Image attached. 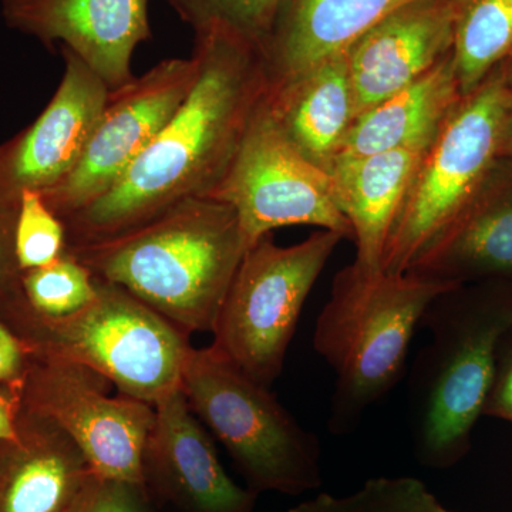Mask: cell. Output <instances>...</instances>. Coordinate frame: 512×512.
Here are the masks:
<instances>
[{"instance_id": "1", "label": "cell", "mask_w": 512, "mask_h": 512, "mask_svg": "<svg viewBox=\"0 0 512 512\" xmlns=\"http://www.w3.org/2000/svg\"><path fill=\"white\" fill-rule=\"evenodd\" d=\"M191 92L126 174L63 220L67 245L136 228L188 198H207L227 173L269 89L258 43L225 26L195 32Z\"/></svg>"}, {"instance_id": "2", "label": "cell", "mask_w": 512, "mask_h": 512, "mask_svg": "<svg viewBox=\"0 0 512 512\" xmlns=\"http://www.w3.org/2000/svg\"><path fill=\"white\" fill-rule=\"evenodd\" d=\"M66 251L191 335L214 330L247 245L234 208L188 198L136 228Z\"/></svg>"}, {"instance_id": "3", "label": "cell", "mask_w": 512, "mask_h": 512, "mask_svg": "<svg viewBox=\"0 0 512 512\" xmlns=\"http://www.w3.org/2000/svg\"><path fill=\"white\" fill-rule=\"evenodd\" d=\"M420 326L430 340L410 375V430L421 463L443 468L466 456L484 414L498 353L512 330V282L448 289Z\"/></svg>"}, {"instance_id": "4", "label": "cell", "mask_w": 512, "mask_h": 512, "mask_svg": "<svg viewBox=\"0 0 512 512\" xmlns=\"http://www.w3.org/2000/svg\"><path fill=\"white\" fill-rule=\"evenodd\" d=\"M458 285L406 272H338L316 319L313 348L335 373L328 427L352 433L404 375L410 345L431 302Z\"/></svg>"}, {"instance_id": "5", "label": "cell", "mask_w": 512, "mask_h": 512, "mask_svg": "<svg viewBox=\"0 0 512 512\" xmlns=\"http://www.w3.org/2000/svg\"><path fill=\"white\" fill-rule=\"evenodd\" d=\"M0 319L33 359L86 367L123 396L156 406L181 389L190 335L120 286L97 279L86 308L60 319L29 311L15 291L0 299Z\"/></svg>"}, {"instance_id": "6", "label": "cell", "mask_w": 512, "mask_h": 512, "mask_svg": "<svg viewBox=\"0 0 512 512\" xmlns=\"http://www.w3.org/2000/svg\"><path fill=\"white\" fill-rule=\"evenodd\" d=\"M181 392L220 441L254 493L299 495L322 485L320 443L268 386L245 375L214 346L192 348Z\"/></svg>"}, {"instance_id": "7", "label": "cell", "mask_w": 512, "mask_h": 512, "mask_svg": "<svg viewBox=\"0 0 512 512\" xmlns=\"http://www.w3.org/2000/svg\"><path fill=\"white\" fill-rule=\"evenodd\" d=\"M343 239L318 229L291 247L276 245L269 235L249 247L222 302L212 346L271 387L284 370L303 305Z\"/></svg>"}, {"instance_id": "8", "label": "cell", "mask_w": 512, "mask_h": 512, "mask_svg": "<svg viewBox=\"0 0 512 512\" xmlns=\"http://www.w3.org/2000/svg\"><path fill=\"white\" fill-rule=\"evenodd\" d=\"M511 96L500 69H495L448 116L424 151L397 212L384 247L383 272L406 274L427 245L466 208L498 157Z\"/></svg>"}, {"instance_id": "9", "label": "cell", "mask_w": 512, "mask_h": 512, "mask_svg": "<svg viewBox=\"0 0 512 512\" xmlns=\"http://www.w3.org/2000/svg\"><path fill=\"white\" fill-rule=\"evenodd\" d=\"M110 386L86 367L32 357L20 397L23 409L73 440L101 480L144 485L143 454L156 409L123 394L110 396Z\"/></svg>"}, {"instance_id": "10", "label": "cell", "mask_w": 512, "mask_h": 512, "mask_svg": "<svg viewBox=\"0 0 512 512\" xmlns=\"http://www.w3.org/2000/svg\"><path fill=\"white\" fill-rule=\"evenodd\" d=\"M207 198L234 208L247 249L275 229L296 225L353 239L352 227L336 204L330 174L293 150L262 106L227 173Z\"/></svg>"}, {"instance_id": "11", "label": "cell", "mask_w": 512, "mask_h": 512, "mask_svg": "<svg viewBox=\"0 0 512 512\" xmlns=\"http://www.w3.org/2000/svg\"><path fill=\"white\" fill-rule=\"evenodd\" d=\"M198 63L167 59L110 90L86 150L72 173L42 194L60 220L110 190L173 117L197 80Z\"/></svg>"}, {"instance_id": "12", "label": "cell", "mask_w": 512, "mask_h": 512, "mask_svg": "<svg viewBox=\"0 0 512 512\" xmlns=\"http://www.w3.org/2000/svg\"><path fill=\"white\" fill-rule=\"evenodd\" d=\"M64 72L45 110L0 144V207L18 208L25 192H45L79 164L110 89L73 52L60 47Z\"/></svg>"}, {"instance_id": "13", "label": "cell", "mask_w": 512, "mask_h": 512, "mask_svg": "<svg viewBox=\"0 0 512 512\" xmlns=\"http://www.w3.org/2000/svg\"><path fill=\"white\" fill-rule=\"evenodd\" d=\"M12 29L66 47L109 86L134 79L131 57L150 37L148 0H2Z\"/></svg>"}, {"instance_id": "14", "label": "cell", "mask_w": 512, "mask_h": 512, "mask_svg": "<svg viewBox=\"0 0 512 512\" xmlns=\"http://www.w3.org/2000/svg\"><path fill=\"white\" fill-rule=\"evenodd\" d=\"M143 454L144 485L183 512H252L256 493L222 467L210 431L175 390L156 406Z\"/></svg>"}, {"instance_id": "15", "label": "cell", "mask_w": 512, "mask_h": 512, "mask_svg": "<svg viewBox=\"0 0 512 512\" xmlns=\"http://www.w3.org/2000/svg\"><path fill=\"white\" fill-rule=\"evenodd\" d=\"M454 45V0H412L350 47L356 119L426 76Z\"/></svg>"}, {"instance_id": "16", "label": "cell", "mask_w": 512, "mask_h": 512, "mask_svg": "<svg viewBox=\"0 0 512 512\" xmlns=\"http://www.w3.org/2000/svg\"><path fill=\"white\" fill-rule=\"evenodd\" d=\"M407 272L450 282H512V157H497L473 198Z\"/></svg>"}, {"instance_id": "17", "label": "cell", "mask_w": 512, "mask_h": 512, "mask_svg": "<svg viewBox=\"0 0 512 512\" xmlns=\"http://www.w3.org/2000/svg\"><path fill=\"white\" fill-rule=\"evenodd\" d=\"M100 481L67 434L22 407L19 439L0 447V512H80Z\"/></svg>"}, {"instance_id": "18", "label": "cell", "mask_w": 512, "mask_h": 512, "mask_svg": "<svg viewBox=\"0 0 512 512\" xmlns=\"http://www.w3.org/2000/svg\"><path fill=\"white\" fill-rule=\"evenodd\" d=\"M262 109L293 150L330 174L356 120L348 55L269 84Z\"/></svg>"}, {"instance_id": "19", "label": "cell", "mask_w": 512, "mask_h": 512, "mask_svg": "<svg viewBox=\"0 0 512 512\" xmlns=\"http://www.w3.org/2000/svg\"><path fill=\"white\" fill-rule=\"evenodd\" d=\"M412 0H281L261 45L269 84L343 55L387 15Z\"/></svg>"}, {"instance_id": "20", "label": "cell", "mask_w": 512, "mask_h": 512, "mask_svg": "<svg viewBox=\"0 0 512 512\" xmlns=\"http://www.w3.org/2000/svg\"><path fill=\"white\" fill-rule=\"evenodd\" d=\"M427 150V148H426ZM426 150H392L338 158L330 177L339 210L352 227L355 264L382 271L390 229Z\"/></svg>"}, {"instance_id": "21", "label": "cell", "mask_w": 512, "mask_h": 512, "mask_svg": "<svg viewBox=\"0 0 512 512\" xmlns=\"http://www.w3.org/2000/svg\"><path fill=\"white\" fill-rule=\"evenodd\" d=\"M461 99L451 52L426 76L360 114L339 158L426 150Z\"/></svg>"}, {"instance_id": "22", "label": "cell", "mask_w": 512, "mask_h": 512, "mask_svg": "<svg viewBox=\"0 0 512 512\" xmlns=\"http://www.w3.org/2000/svg\"><path fill=\"white\" fill-rule=\"evenodd\" d=\"M512 52V0H454L453 60L461 96L487 80Z\"/></svg>"}, {"instance_id": "23", "label": "cell", "mask_w": 512, "mask_h": 512, "mask_svg": "<svg viewBox=\"0 0 512 512\" xmlns=\"http://www.w3.org/2000/svg\"><path fill=\"white\" fill-rule=\"evenodd\" d=\"M22 301L37 316L60 319L82 311L97 295V278L86 265L64 252L57 261L20 274Z\"/></svg>"}, {"instance_id": "24", "label": "cell", "mask_w": 512, "mask_h": 512, "mask_svg": "<svg viewBox=\"0 0 512 512\" xmlns=\"http://www.w3.org/2000/svg\"><path fill=\"white\" fill-rule=\"evenodd\" d=\"M194 28L225 26L248 37L259 46L264 43L278 12L281 0H165Z\"/></svg>"}, {"instance_id": "25", "label": "cell", "mask_w": 512, "mask_h": 512, "mask_svg": "<svg viewBox=\"0 0 512 512\" xmlns=\"http://www.w3.org/2000/svg\"><path fill=\"white\" fill-rule=\"evenodd\" d=\"M67 234L63 221L47 207L40 192L20 197L15 225V255L20 272L42 268L66 252Z\"/></svg>"}, {"instance_id": "26", "label": "cell", "mask_w": 512, "mask_h": 512, "mask_svg": "<svg viewBox=\"0 0 512 512\" xmlns=\"http://www.w3.org/2000/svg\"><path fill=\"white\" fill-rule=\"evenodd\" d=\"M365 488L370 512H450L416 478H372Z\"/></svg>"}, {"instance_id": "27", "label": "cell", "mask_w": 512, "mask_h": 512, "mask_svg": "<svg viewBox=\"0 0 512 512\" xmlns=\"http://www.w3.org/2000/svg\"><path fill=\"white\" fill-rule=\"evenodd\" d=\"M146 490L140 484L101 480L80 512H148Z\"/></svg>"}, {"instance_id": "28", "label": "cell", "mask_w": 512, "mask_h": 512, "mask_svg": "<svg viewBox=\"0 0 512 512\" xmlns=\"http://www.w3.org/2000/svg\"><path fill=\"white\" fill-rule=\"evenodd\" d=\"M484 414L512 423V330L498 353L497 370Z\"/></svg>"}, {"instance_id": "29", "label": "cell", "mask_w": 512, "mask_h": 512, "mask_svg": "<svg viewBox=\"0 0 512 512\" xmlns=\"http://www.w3.org/2000/svg\"><path fill=\"white\" fill-rule=\"evenodd\" d=\"M18 208L0 207V299L15 291L20 272L15 255V225Z\"/></svg>"}, {"instance_id": "30", "label": "cell", "mask_w": 512, "mask_h": 512, "mask_svg": "<svg viewBox=\"0 0 512 512\" xmlns=\"http://www.w3.org/2000/svg\"><path fill=\"white\" fill-rule=\"evenodd\" d=\"M25 342L0 319V384H20L30 366Z\"/></svg>"}, {"instance_id": "31", "label": "cell", "mask_w": 512, "mask_h": 512, "mask_svg": "<svg viewBox=\"0 0 512 512\" xmlns=\"http://www.w3.org/2000/svg\"><path fill=\"white\" fill-rule=\"evenodd\" d=\"M289 512H370L369 495L365 485L348 497L319 494L312 500L296 505Z\"/></svg>"}, {"instance_id": "32", "label": "cell", "mask_w": 512, "mask_h": 512, "mask_svg": "<svg viewBox=\"0 0 512 512\" xmlns=\"http://www.w3.org/2000/svg\"><path fill=\"white\" fill-rule=\"evenodd\" d=\"M20 384H0V443L19 439Z\"/></svg>"}, {"instance_id": "33", "label": "cell", "mask_w": 512, "mask_h": 512, "mask_svg": "<svg viewBox=\"0 0 512 512\" xmlns=\"http://www.w3.org/2000/svg\"><path fill=\"white\" fill-rule=\"evenodd\" d=\"M498 157H512V96L505 110L503 127H501Z\"/></svg>"}, {"instance_id": "34", "label": "cell", "mask_w": 512, "mask_h": 512, "mask_svg": "<svg viewBox=\"0 0 512 512\" xmlns=\"http://www.w3.org/2000/svg\"><path fill=\"white\" fill-rule=\"evenodd\" d=\"M501 76H503L505 84L512 90V52L511 55L505 59V62L500 67Z\"/></svg>"}, {"instance_id": "35", "label": "cell", "mask_w": 512, "mask_h": 512, "mask_svg": "<svg viewBox=\"0 0 512 512\" xmlns=\"http://www.w3.org/2000/svg\"><path fill=\"white\" fill-rule=\"evenodd\" d=\"M0 447H2V443H0Z\"/></svg>"}]
</instances>
